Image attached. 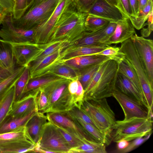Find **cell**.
<instances>
[{"label": "cell", "instance_id": "obj_1", "mask_svg": "<svg viewBox=\"0 0 153 153\" xmlns=\"http://www.w3.org/2000/svg\"><path fill=\"white\" fill-rule=\"evenodd\" d=\"M88 15L74 0L56 22L49 42L65 40L70 44L78 39L85 30L84 23Z\"/></svg>", "mask_w": 153, "mask_h": 153}, {"label": "cell", "instance_id": "obj_2", "mask_svg": "<svg viewBox=\"0 0 153 153\" xmlns=\"http://www.w3.org/2000/svg\"><path fill=\"white\" fill-rule=\"evenodd\" d=\"M118 72L115 61L109 59L102 62L85 90L84 98L96 99L112 96Z\"/></svg>", "mask_w": 153, "mask_h": 153}, {"label": "cell", "instance_id": "obj_3", "mask_svg": "<svg viewBox=\"0 0 153 153\" xmlns=\"http://www.w3.org/2000/svg\"><path fill=\"white\" fill-rule=\"evenodd\" d=\"M79 108L89 117L97 128L111 139V134L116 120L115 114L106 98H84Z\"/></svg>", "mask_w": 153, "mask_h": 153}, {"label": "cell", "instance_id": "obj_4", "mask_svg": "<svg viewBox=\"0 0 153 153\" xmlns=\"http://www.w3.org/2000/svg\"><path fill=\"white\" fill-rule=\"evenodd\" d=\"M71 81L65 79L40 88L48 98L49 107L47 113H65L76 105L74 96L68 89Z\"/></svg>", "mask_w": 153, "mask_h": 153}, {"label": "cell", "instance_id": "obj_5", "mask_svg": "<svg viewBox=\"0 0 153 153\" xmlns=\"http://www.w3.org/2000/svg\"><path fill=\"white\" fill-rule=\"evenodd\" d=\"M152 124L151 117L116 121L111 135V140L116 143L122 140L129 141L152 134Z\"/></svg>", "mask_w": 153, "mask_h": 153}, {"label": "cell", "instance_id": "obj_6", "mask_svg": "<svg viewBox=\"0 0 153 153\" xmlns=\"http://www.w3.org/2000/svg\"><path fill=\"white\" fill-rule=\"evenodd\" d=\"M120 48L125 55L123 61L130 65L135 71L149 112L153 111V86L150 84L131 39L121 43Z\"/></svg>", "mask_w": 153, "mask_h": 153}, {"label": "cell", "instance_id": "obj_7", "mask_svg": "<svg viewBox=\"0 0 153 153\" xmlns=\"http://www.w3.org/2000/svg\"><path fill=\"white\" fill-rule=\"evenodd\" d=\"M59 0H46L25 11L17 19H13L16 27L25 30L35 29L46 22L51 16Z\"/></svg>", "mask_w": 153, "mask_h": 153}, {"label": "cell", "instance_id": "obj_8", "mask_svg": "<svg viewBox=\"0 0 153 153\" xmlns=\"http://www.w3.org/2000/svg\"><path fill=\"white\" fill-rule=\"evenodd\" d=\"M36 146L26 126L0 134V153L33 152Z\"/></svg>", "mask_w": 153, "mask_h": 153}, {"label": "cell", "instance_id": "obj_9", "mask_svg": "<svg viewBox=\"0 0 153 153\" xmlns=\"http://www.w3.org/2000/svg\"><path fill=\"white\" fill-rule=\"evenodd\" d=\"M36 145L51 153H69L71 149L55 126L48 120L42 127Z\"/></svg>", "mask_w": 153, "mask_h": 153}, {"label": "cell", "instance_id": "obj_10", "mask_svg": "<svg viewBox=\"0 0 153 153\" xmlns=\"http://www.w3.org/2000/svg\"><path fill=\"white\" fill-rule=\"evenodd\" d=\"M146 74L153 86V41L139 36L136 33L131 38Z\"/></svg>", "mask_w": 153, "mask_h": 153}, {"label": "cell", "instance_id": "obj_11", "mask_svg": "<svg viewBox=\"0 0 153 153\" xmlns=\"http://www.w3.org/2000/svg\"><path fill=\"white\" fill-rule=\"evenodd\" d=\"M112 96L123 109L125 116L124 120L134 117L152 118L147 108L143 103L121 92L116 87L113 91Z\"/></svg>", "mask_w": 153, "mask_h": 153}, {"label": "cell", "instance_id": "obj_12", "mask_svg": "<svg viewBox=\"0 0 153 153\" xmlns=\"http://www.w3.org/2000/svg\"><path fill=\"white\" fill-rule=\"evenodd\" d=\"M74 0H59L53 13L44 23L34 29V42L41 45L49 42L53 28L61 14Z\"/></svg>", "mask_w": 153, "mask_h": 153}, {"label": "cell", "instance_id": "obj_13", "mask_svg": "<svg viewBox=\"0 0 153 153\" xmlns=\"http://www.w3.org/2000/svg\"><path fill=\"white\" fill-rule=\"evenodd\" d=\"M1 24L0 37L3 40L10 43L34 42V29L25 30L15 27L12 13L7 15Z\"/></svg>", "mask_w": 153, "mask_h": 153}, {"label": "cell", "instance_id": "obj_14", "mask_svg": "<svg viewBox=\"0 0 153 153\" xmlns=\"http://www.w3.org/2000/svg\"><path fill=\"white\" fill-rule=\"evenodd\" d=\"M46 113L48 121L61 126L79 139L82 140H87L96 141L87 133L76 119L71 117L66 112Z\"/></svg>", "mask_w": 153, "mask_h": 153}, {"label": "cell", "instance_id": "obj_15", "mask_svg": "<svg viewBox=\"0 0 153 153\" xmlns=\"http://www.w3.org/2000/svg\"><path fill=\"white\" fill-rule=\"evenodd\" d=\"M88 14L116 22L127 17L118 7L105 0H97Z\"/></svg>", "mask_w": 153, "mask_h": 153}, {"label": "cell", "instance_id": "obj_16", "mask_svg": "<svg viewBox=\"0 0 153 153\" xmlns=\"http://www.w3.org/2000/svg\"><path fill=\"white\" fill-rule=\"evenodd\" d=\"M38 91L39 89H36L28 93L20 99L15 100L8 117L10 119L22 117L36 110V97Z\"/></svg>", "mask_w": 153, "mask_h": 153}, {"label": "cell", "instance_id": "obj_17", "mask_svg": "<svg viewBox=\"0 0 153 153\" xmlns=\"http://www.w3.org/2000/svg\"><path fill=\"white\" fill-rule=\"evenodd\" d=\"M10 43L16 64L18 67L28 65L40 45L32 42Z\"/></svg>", "mask_w": 153, "mask_h": 153}, {"label": "cell", "instance_id": "obj_18", "mask_svg": "<svg viewBox=\"0 0 153 153\" xmlns=\"http://www.w3.org/2000/svg\"><path fill=\"white\" fill-rule=\"evenodd\" d=\"M63 50H59L41 60L30 63L29 65L30 79L40 77L58 60H60V53Z\"/></svg>", "mask_w": 153, "mask_h": 153}, {"label": "cell", "instance_id": "obj_19", "mask_svg": "<svg viewBox=\"0 0 153 153\" xmlns=\"http://www.w3.org/2000/svg\"><path fill=\"white\" fill-rule=\"evenodd\" d=\"M111 59L108 56L93 55L59 60L57 62L68 65L79 70L89 66L102 63Z\"/></svg>", "mask_w": 153, "mask_h": 153}, {"label": "cell", "instance_id": "obj_20", "mask_svg": "<svg viewBox=\"0 0 153 153\" xmlns=\"http://www.w3.org/2000/svg\"><path fill=\"white\" fill-rule=\"evenodd\" d=\"M117 23L114 34L107 42L108 46L112 44L121 43L130 39L135 33L134 28L128 17L118 21Z\"/></svg>", "mask_w": 153, "mask_h": 153}, {"label": "cell", "instance_id": "obj_21", "mask_svg": "<svg viewBox=\"0 0 153 153\" xmlns=\"http://www.w3.org/2000/svg\"><path fill=\"white\" fill-rule=\"evenodd\" d=\"M115 86L120 92L140 102L147 108L143 97L137 88L127 78L118 72Z\"/></svg>", "mask_w": 153, "mask_h": 153}, {"label": "cell", "instance_id": "obj_22", "mask_svg": "<svg viewBox=\"0 0 153 153\" xmlns=\"http://www.w3.org/2000/svg\"><path fill=\"white\" fill-rule=\"evenodd\" d=\"M108 47L99 46H68L61 51L60 60L94 55L104 50Z\"/></svg>", "mask_w": 153, "mask_h": 153}, {"label": "cell", "instance_id": "obj_23", "mask_svg": "<svg viewBox=\"0 0 153 153\" xmlns=\"http://www.w3.org/2000/svg\"><path fill=\"white\" fill-rule=\"evenodd\" d=\"M107 25L94 31H89L85 30L79 39L70 44L68 46H108L102 43L101 42L104 31Z\"/></svg>", "mask_w": 153, "mask_h": 153}, {"label": "cell", "instance_id": "obj_24", "mask_svg": "<svg viewBox=\"0 0 153 153\" xmlns=\"http://www.w3.org/2000/svg\"><path fill=\"white\" fill-rule=\"evenodd\" d=\"M69 44L68 41L63 40L50 42L40 45L39 47L32 57L30 63L38 61L59 50H63L67 47Z\"/></svg>", "mask_w": 153, "mask_h": 153}, {"label": "cell", "instance_id": "obj_25", "mask_svg": "<svg viewBox=\"0 0 153 153\" xmlns=\"http://www.w3.org/2000/svg\"><path fill=\"white\" fill-rule=\"evenodd\" d=\"M49 75L60 77L72 80L78 79L80 76V72L79 69L57 62L42 76Z\"/></svg>", "mask_w": 153, "mask_h": 153}, {"label": "cell", "instance_id": "obj_26", "mask_svg": "<svg viewBox=\"0 0 153 153\" xmlns=\"http://www.w3.org/2000/svg\"><path fill=\"white\" fill-rule=\"evenodd\" d=\"M16 63L10 43L0 41V67L10 73L15 70Z\"/></svg>", "mask_w": 153, "mask_h": 153}, {"label": "cell", "instance_id": "obj_27", "mask_svg": "<svg viewBox=\"0 0 153 153\" xmlns=\"http://www.w3.org/2000/svg\"><path fill=\"white\" fill-rule=\"evenodd\" d=\"M48 121L46 115L37 112L26 124L28 133L36 145L39 141L42 127Z\"/></svg>", "mask_w": 153, "mask_h": 153}, {"label": "cell", "instance_id": "obj_28", "mask_svg": "<svg viewBox=\"0 0 153 153\" xmlns=\"http://www.w3.org/2000/svg\"><path fill=\"white\" fill-rule=\"evenodd\" d=\"M15 84L8 89L0 99V127L8 117L15 100Z\"/></svg>", "mask_w": 153, "mask_h": 153}, {"label": "cell", "instance_id": "obj_29", "mask_svg": "<svg viewBox=\"0 0 153 153\" xmlns=\"http://www.w3.org/2000/svg\"><path fill=\"white\" fill-rule=\"evenodd\" d=\"M71 153H106V146L104 144L94 141L86 140L82 145L71 148Z\"/></svg>", "mask_w": 153, "mask_h": 153}, {"label": "cell", "instance_id": "obj_30", "mask_svg": "<svg viewBox=\"0 0 153 153\" xmlns=\"http://www.w3.org/2000/svg\"><path fill=\"white\" fill-rule=\"evenodd\" d=\"M37 112L36 109L23 117L10 119L4 122L0 127V134L10 132L21 127L26 126L31 118Z\"/></svg>", "mask_w": 153, "mask_h": 153}, {"label": "cell", "instance_id": "obj_31", "mask_svg": "<svg viewBox=\"0 0 153 153\" xmlns=\"http://www.w3.org/2000/svg\"><path fill=\"white\" fill-rule=\"evenodd\" d=\"M74 118L76 120L85 131L94 140L97 142L102 143L106 146L110 144L112 141L111 139L100 131L97 128L86 123L80 119Z\"/></svg>", "mask_w": 153, "mask_h": 153}, {"label": "cell", "instance_id": "obj_32", "mask_svg": "<svg viewBox=\"0 0 153 153\" xmlns=\"http://www.w3.org/2000/svg\"><path fill=\"white\" fill-rule=\"evenodd\" d=\"M33 79H30L24 91L23 95L42 87L52 83L65 79L60 77L53 76H44Z\"/></svg>", "mask_w": 153, "mask_h": 153}, {"label": "cell", "instance_id": "obj_33", "mask_svg": "<svg viewBox=\"0 0 153 153\" xmlns=\"http://www.w3.org/2000/svg\"><path fill=\"white\" fill-rule=\"evenodd\" d=\"M117 64L118 72L127 78L143 97L139 80L135 71L132 67L123 60L117 62Z\"/></svg>", "mask_w": 153, "mask_h": 153}, {"label": "cell", "instance_id": "obj_34", "mask_svg": "<svg viewBox=\"0 0 153 153\" xmlns=\"http://www.w3.org/2000/svg\"><path fill=\"white\" fill-rule=\"evenodd\" d=\"M153 8L152 0H149L145 7L139 12L137 17H128L134 28L139 30L143 27L149 15L153 11Z\"/></svg>", "mask_w": 153, "mask_h": 153}, {"label": "cell", "instance_id": "obj_35", "mask_svg": "<svg viewBox=\"0 0 153 153\" xmlns=\"http://www.w3.org/2000/svg\"><path fill=\"white\" fill-rule=\"evenodd\" d=\"M30 79L28 65L25 67L22 74L15 84V101L20 99L23 95L24 90Z\"/></svg>", "mask_w": 153, "mask_h": 153}, {"label": "cell", "instance_id": "obj_36", "mask_svg": "<svg viewBox=\"0 0 153 153\" xmlns=\"http://www.w3.org/2000/svg\"><path fill=\"white\" fill-rule=\"evenodd\" d=\"M102 63L93 65L79 70L80 76L78 80L81 84L84 91Z\"/></svg>", "mask_w": 153, "mask_h": 153}, {"label": "cell", "instance_id": "obj_37", "mask_svg": "<svg viewBox=\"0 0 153 153\" xmlns=\"http://www.w3.org/2000/svg\"><path fill=\"white\" fill-rule=\"evenodd\" d=\"M25 67H18L16 68L9 76L0 82V99L8 89L15 84Z\"/></svg>", "mask_w": 153, "mask_h": 153}, {"label": "cell", "instance_id": "obj_38", "mask_svg": "<svg viewBox=\"0 0 153 153\" xmlns=\"http://www.w3.org/2000/svg\"><path fill=\"white\" fill-rule=\"evenodd\" d=\"M111 21L88 14L84 23L85 30L92 31L97 30L107 25Z\"/></svg>", "mask_w": 153, "mask_h": 153}, {"label": "cell", "instance_id": "obj_39", "mask_svg": "<svg viewBox=\"0 0 153 153\" xmlns=\"http://www.w3.org/2000/svg\"><path fill=\"white\" fill-rule=\"evenodd\" d=\"M95 54L106 56L111 59L118 62L123 61L125 58V55L120 48L108 46L104 50ZM94 54V55H95Z\"/></svg>", "mask_w": 153, "mask_h": 153}, {"label": "cell", "instance_id": "obj_40", "mask_svg": "<svg viewBox=\"0 0 153 153\" xmlns=\"http://www.w3.org/2000/svg\"><path fill=\"white\" fill-rule=\"evenodd\" d=\"M53 124L56 127L58 131L68 143L71 148L76 147L81 145L86 140H82L70 133L61 126Z\"/></svg>", "mask_w": 153, "mask_h": 153}, {"label": "cell", "instance_id": "obj_41", "mask_svg": "<svg viewBox=\"0 0 153 153\" xmlns=\"http://www.w3.org/2000/svg\"><path fill=\"white\" fill-rule=\"evenodd\" d=\"M36 102L37 112L44 114L47 113L49 107L48 98L44 91L40 88L36 96Z\"/></svg>", "mask_w": 153, "mask_h": 153}, {"label": "cell", "instance_id": "obj_42", "mask_svg": "<svg viewBox=\"0 0 153 153\" xmlns=\"http://www.w3.org/2000/svg\"><path fill=\"white\" fill-rule=\"evenodd\" d=\"M14 4L13 0H0V24L7 15L13 13Z\"/></svg>", "mask_w": 153, "mask_h": 153}, {"label": "cell", "instance_id": "obj_43", "mask_svg": "<svg viewBox=\"0 0 153 153\" xmlns=\"http://www.w3.org/2000/svg\"><path fill=\"white\" fill-rule=\"evenodd\" d=\"M66 113L72 117L80 119L86 123L96 128L89 117L80 108L76 106L73 107Z\"/></svg>", "mask_w": 153, "mask_h": 153}, {"label": "cell", "instance_id": "obj_44", "mask_svg": "<svg viewBox=\"0 0 153 153\" xmlns=\"http://www.w3.org/2000/svg\"><path fill=\"white\" fill-rule=\"evenodd\" d=\"M27 7V0H15L12 13L13 19H17L23 14Z\"/></svg>", "mask_w": 153, "mask_h": 153}, {"label": "cell", "instance_id": "obj_45", "mask_svg": "<svg viewBox=\"0 0 153 153\" xmlns=\"http://www.w3.org/2000/svg\"><path fill=\"white\" fill-rule=\"evenodd\" d=\"M151 134H149L144 137H140L134 140L130 143L128 146L124 149L120 151L118 153H126L133 150L149 139Z\"/></svg>", "mask_w": 153, "mask_h": 153}, {"label": "cell", "instance_id": "obj_46", "mask_svg": "<svg viewBox=\"0 0 153 153\" xmlns=\"http://www.w3.org/2000/svg\"><path fill=\"white\" fill-rule=\"evenodd\" d=\"M117 23L114 22H110L105 28L101 42L107 46V42L109 39L113 35L115 30Z\"/></svg>", "mask_w": 153, "mask_h": 153}, {"label": "cell", "instance_id": "obj_47", "mask_svg": "<svg viewBox=\"0 0 153 153\" xmlns=\"http://www.w3.org/2000/svg\"><path fill=\"white\" fill-rule=\"evenodd\" d=\"M153 11L150 13L147 19V22L145 23L144 26L141 31L142 36L144 37H147L149 36L153 30Z\"/></svg>", "mask_w": 153, "mask_h": 153}, {"label": "cell", "instance_id": "obj_48", "mask_svg": "<svg viewBox=\"0 0 153 153\" xmlns=\"http://www.w3.org/2000/svg\"><path fill=\"white\" fill-rule=\"evenodd\" d=\"M118 8L128 17L132 15V12L129 0H118Z\"/></svg>", "mask_w": 153, "mask_h": 153}, {"label": "cell", "instance_id": "obj_49", "mask_svg": "<svg viewBox=\"0 0 153 153\" xmlns=\"http://www.w3.org/2000/svg\"><path fill=\"white\" fill-rule=\"evenodd\" d=\"M80 10L83 12H88L97 0H75Z\"/></svg>", "mask_w": 153, "mask_h": 153}, {"label": "cell", "instance_id": "obj_50", "mask_svg": "<svg viewBox=\"0 0 153 153\" xmlns=\"http://www.w3.org/2000/svg\"><path fill=\"white\" fill-rule=\"evenodd\" d=\"M132 12V16L136 17L139 12L138 0H129Z\"/></svg>", "mask_w": 153, "mask_h": 153}, {"label": "cell", "instance_id": "obj_51", "mask_svg": "<svg viewBox=\"0 0 153 153\" xmlns=\"http://www.w3.org/2000/svg\"><path fill=\"white\" fill-rule=\"evenodd\" d=\"M78 79L71 80L69 83L68 89L69 93L73 96H75L77 90L78 84Z\"/></svg>", "mask_w": 153, "mask_h": 153}, {"label": "cell", "instance_id": "obj_52", "mask_svg": "<svg viewBox=\"0 0 153 153\" xmlns=\"http://www.w3.org/2000/svg\"><path fill=\"white\" fill-rule=\"evenodd\" d=\"M117 143V150L114 152L118 153V152L124 149L129 144L128 141L125 140H121Z\"/></svg>", "mask_w": 153, "mask_h": 153}, {"label": "cell", "instance_id": "obj_53", "mask_svg": "<svg viewBox=\"0 0 153 153\" xmlns=\"http://www.w3.org/2000/svg\"><path fill=\"white\" fill-rule=\"evenodd\" d=\"M12 73L0 67V82L7 77Z\"/></svg>", "mask_w": 153, "mask_h": 153}, {"label": "cell", "instance_id": "obj_54", "mask_svg": "<svg viewBox=\"0 0 153 153\" xmlns=\"http://www.w3.org/2000/svg\"><path fill=\"white\" fill-rule=\"evenodd\" d=\"M46 0H32L28 5L26 10L33 7Z\"/></svg>", "mask_w": 153, "mask_h": 153}, {"label": "cell", "instance_id": "obj_55", "mask_svg": "<svg viewBox=\"0 0 153 153\" xmlns=\"http://www.w3.org/2000/svg\"><path fill=\"white\" fill-rule=\"evenodd\" d=\"M149 1L148 0H138L139 12L145 7Z\"/></svg>", "mask_w": 153, "mask_h": 153}, {"label": "cell", "instance_id": "obj_56", "mask_svg": "<svg viewBox=\"0 0 153 153\" xmlns=\"http://www.w3.org/2000/svg\"><path fill=\"white\" fill-rule=\"evenodd\" d=\"M110 4L116 6L118 8V0H105Z\"/></svg>", "mask_w": 153, "mask_h": 153}, {"label": "cell", "instance_id": "obj_57", "mask_svg": "<svg viewBox=\"0 0 153 153\" xmlns=\"http://www.w3.org/2000/svg\"><path fill=\"white\" fill-rule=\"evenodd\" d=\"M32 0H27V6L30 3Z\"/></svg>", "mask_w": 153, "mask_h": 153}, {"label": "cell", "instance_id": "obj_58", "mask_svg": "<svg viewBox=\"0 0 153 153\" xmlns=\"http://www.w3.org/2000/svg\"><path fill=\"white\" fill-rule=\"evenodd\" d=\"M1 39H0V41H1Z\"/></svg>", "mask_w": 153, "mask_h": 153}, {"label": "cell", "instance_id": "obj_59", "mask_svg": "<svg viewBox=\"0 0 153 153\" xmlns=\"http://www.w3.org/2000/svg\"><path fill=\"white\" fill-rule=\"evenodd\" d=\"M149 1L151 0H148Z\"/></svg>", "mask_w": 153, "mask_h": 153}, {"label": "cell", "instance_id": "obj_60", "mask_svg": "<svg viewBox=\"0 0 153 153\" xmlns=\"http://www.w3.org/2000/svg\"><path fill=\"white\" fill-rule=\"evenodd\" d=\"M14 0V1H15V0Z\"/></svg>", "mask_w": 153, "mask_h": 153}]
</instances>
